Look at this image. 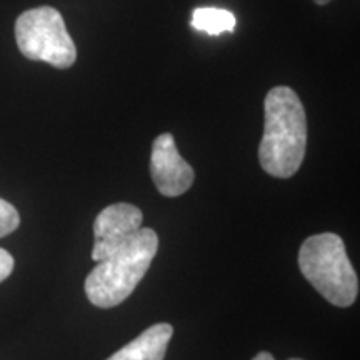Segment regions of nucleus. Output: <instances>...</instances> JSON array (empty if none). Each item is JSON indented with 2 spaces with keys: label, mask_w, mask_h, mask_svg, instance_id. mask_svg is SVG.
<instances>
[{
  "label": "nucleus",
  "mask_w": 360,
  "mask_h": 360,
  "mask_svg": "<svg viewBox=\"0 0 360 360\" xmlns=\"http://www.w3.org/2000/svg\"><path fill=\"white\" fill-rule=\"evenodd\" d=\"M15 40L22 56L56 69H69L77 60V49L67 32L64 17L53 7L30 8L19 15Z\"/></svg>",
  "instance_id": "20e7f679"
},
{
  "label": "nucleus",
  "mask_w": 360,
  "mask_h": 360,
  "mask_svg": "<svg viewBox=\"0 0 360 360\" xmlns=\"http://www.w3.org/2000/svg\"><path fill=\"white\" fill-rule=\"evenodd\" d=\"M315 4H317V6H327V4H330L332 0H314Z\"/></svg>",
  "instance_id": "f8f14e48"
},
{
  "label": "nucleus",
  "mask_w": 360,
  "mask_h": 360,
  "mask_svg": "<svg viewBox=\"0 0 360 360\" xmlns=\"http://www.w3.org/2000/svg\"><path fill=\"white\" fill-rule=\"evenodd\" d=\"M307 148V117L290 87L269 90L264 101V137L259 160L269 175L290 179L302 165Z\"/></svg>",
  "instance_id": "f257e3e1"
},
{
  "label": "nucleus",
  "mask_w": 360,
  "mask_h": 360,
  "mask_svg": "<svg viewBox=\"0 0 360 360\" xmlns=\"http://www.w3.org/2000/svg\"><path fill=\"white\" fill-rule=\"evenodd\" d=\"M13 265H15V260L7 250L0 249V282L6 281L7 277H11Z\"/></svg>",
  "instance_id": "9d476101"
},
{
  "label": "nucleus",
  "mask_w": 360,
  "mask_h": 360,
  "mask_svg": "<svg viewBox=\"0 0 360 360\" xmlns=\"http://www.w3.org/2000/svg\"><path fill=\"white\" fill-rule=\"evenodd\" d=\"M172 334V326L155 323L107 360H164Z\"/></svg>",
  "instance_id": "0eeeda50"
},
{
  "label": "nucleus",
  "mask_w": 360,
  "mask_h": 360,
  "mask_svg": "<svg viewBox=\"0 0 360 360\" xmlns=\"http://www.w3.org/2000/svg\"><path fill=\"white\" fill-rule=\"evenodd\" d=\"M20 225V215L11 202L0 199V238L8 236Z\"/></svg>",
  "instance_id": "1a4fd4ad"
},
{
  "label": "nucleus",
  "mask_w": 360,
  "mask_h": 360,
  "mask_svg": "<svg viewBox=\"0 0 360 360\" xmlns=\"http://www.w3.org/2000/svg\"><path fill=\"white\" fill-rule=\"evenodd\" d=\"M157 249L159 237L154 229H139L119 250L97 262L96 267L90 270L85 278L87 299L101 309L122 304L147 274Z\"/></svg>",
  "instance_id": "f03ea898"
},
{
  "label": "nucleus",
  "mask_w": 360,
  "mask_h": 360,
  "mask_svg": "<svg viewBox=\"0 0 360 360\" xmlns=\"http://www.w3.org/2000/svg\"><path fill=\"white\" fill-rule=\"evenodd\" d=\"M252 360H276L270 352H259ZM290 360H302V359H290Z\"/></svg>",
  "instance_id": "9b49d317"
},
{
  "label": "nucleus",
  "mask_w": 360,
  "mask_h": 360,
  "mask_svg": "<svg viewBox=\"0 0 360 360\" xmlns=\"http://www.w3.org/2000/svg\"><path fill=\"white\" fill-rule=\"evenodd\" d=\"M299 267L310 285L335 307H350L357 300V274L344 240L335 233L309 237L299 250Z\"/></svg>",
  "instance_id": "7ed1b4c3"
},
{
  "label": "nucleus",
  "mask_w": 360,
  "mask_h": 360,
  "mask_svg": "<svg viewBox=\"0 0 360 360\" xmlns=\"http://www.w3.org/2000/svg\"><path fill=\"white\" fill-rule=\"evenodd\" d=\"M142 220L141 209L127 202L105 207L94 222L92 260L101 262L119 250L142 227Z\"/></svg>",
  "instance_id": "39448f33"
},
{
  "label": "nucleus",
  "mask_w": 360,
  "mask_h": 360,
  "mask_svg": "<svg viewBox=\"0 0 360 360\" xmlns=\"http://www.w3.org/2000/svg\"><path fill=\"white\" fill-rule=\"evenodd\" d=\"M192 27L199 32L209 35H220L224 32H233L236 30V15L224 8L215 7H200L192 12Z\"/></svg>",
  "instance_id": "6e6552de"
},
{
  "label": "nucleus",
  "mask_w": 360,
  "mask_h": 360,
  "mask_svg": "<svg viewBox=\"0 0 360 360\" xmlns=\"http://www.w3.org/2000/svg\"><path fill=\"white\" fill-rule=\"evenodd\" d=\"M150 175L165 197H179L192 187L195 174L179 154L172 134H160L152 143Z\"/></svg>",
  "instance_id": "423d86ee"
}]
</instances>
